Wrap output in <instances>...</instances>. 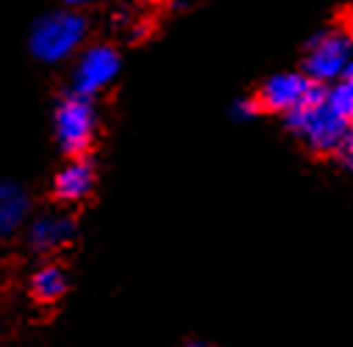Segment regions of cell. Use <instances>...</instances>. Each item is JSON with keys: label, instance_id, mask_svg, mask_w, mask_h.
Returning <instances> with one entry per match:
<instances>
[{"label": "cell", "instance_id": "6da1fadb", "mask_svg": "<svg viewBox=\"0 0 353 347\" xmlns=\"http://www.w3.org/2000/svg\"><path fill=\"white\" fill-rule=\"evenodd\" d=\"M86 36H90L86 14L59 6L34 20L28 31V50L39 64H61L86 48Z\"/></svg>", "mask_w": 353, "mask_h": 347}, {"label": "cell", "instance_id": "7a4b0ae2", "mask_svg": "<svg viewBox=\"0 0 353 347\" xmlns=\"http://www.w3.org/2000/svg\"><path fill=\"white\" fill-rule=\"evenodd\" d=\"M287 128L314 153H334L342 150L347 139L350 123L331 106L328 95L320 90L306 106L287 114Z\"/></svg>", "mask_w": 353, "mask_h": 347}, {"label": "cell", "instance_id": "3957f363", "mask_svg": "<svg viewBox=\"0 0 353 347\" xmlns=\"http://www.w3.org/2000/svg\"><path fill=\"white\" fill-rule=\"evenodd\" d=\"M98 136V106L92 98L64 92L53 106V139L67 158L90 156Z\"/></svg>", "mask_w": 353, "mask_h": 347}, {"label": "cell", "instance_id": "277c9868", "mask_svg": "<svg viewBox=\"0 0 353 347\" xmlns=\"http://www.w3.org/2000/svg\"><path fill=\"white\" fill-rule=\"evenodd\" d=\"M123 67L120 50L109 42H95L86 45L75 59H72V75H70V92L83 95V98H98L117 81Z\"/></svg>", "mask_w": 353, "mask_h": 347}, {"label": "cell", "instance_id": "5b68a950", "mask_svg": "<svg viewBox=\"0 0 353 347\" xmlns=\"http://www.w3.org/2000/svg\"><path fill=\"white\" fill-rule=\"evenodd\" d=\"M353 61V34L328 28L320 31L306 50L303 59V72L314 83H328V81H342L350 72Z\"/></svg>", "mask_w": 353, "mask_h": 347}, {"label": "cell", "instance_id": "8992f818", "mask_svg": "<svg viewBox=\"0 0 353 347\" xmlns=\"http://www.w3.org/2000/svg\"><path fill=\"white\" fill-rule=\"evenodd\" d=\"M317 92L320 83H314L306 72H276L261 83L256 103L261 112H276L287 117L301 106H306Z\"/></svg>", "mask_w": 353, "mask_h": 347}, {"label": "cell", "instance_id": "52a82bcc", "mask_svg": "<svg viewBox=\"0 0 353 347\" xmlns=\"http://www.w3.org/2000/svg\"><path fill=\"white\" fill-rule=\"evenodd\" d=\"M75 231H78V222L70 211L50 209V211H39L31 217V222L26 228V242L34 253L53 255L75 239Z\"/></svg>", "mask_w": 353, "mask_h": 347}, {"label": "cell", "instance_id": "ba28073f", "mask_svg": "<svg viewBox=\"0 0 353 347\" xmlns=\"http://www.w3.org/2000/svg\"><path fill=\"white\" fill-rule=\"evenodd\" d=\"M98 172L90 156H72L67 158L50 181V195L59 206H78L95 192Z\"/></svg>", "mask_w": 353, "mask_h": 347}, {"label": "cell", "instance_id": "9c48e42d", "mask_svg": "<svg viewBox=\"0 0 353 347\" xmlns=\"http://www.w3.org/2000/svg\"><path fill=\"white\" fill-rule=\"evenodd\" d=\"M34 217L31 195L17 181H0V242L17 236Z\"/></svg>", "mask_w": 353, "mask_h": 347}, {"label": "cell", "instance_id": "30bf717a", "mask_svg": "<svg viewBox=\"0 0 353 347\" xmlns=\"http://www.w3.org/2000/svg\"><path fill=\"white\" fill-rule=\"evenodd\" d=\"M28 292H31V297H34L37 303H45V306L59 303V300L70 292L67 270H64L61 264H56V262L39 264V267L31 273V278H28Z\"/></svg>", "mask_w": 353, "mask_h": 347}, {"label": "cell", "instance_id": "8fae6325", "mask_svg": "<svg viewBox=\"0 0 353 347\" xmlns=\"http://www.w3.org/2000/svg\"><path fill=\"white\" fill-rule=\"evenodd\" d=\"M328 101L347 123H353V75H345L342 81H336V86L328 92Z\"/></svg>", "mask_w": 353, "mask_h": 347}, {"label": "cell", "instance_id": "7c38bea8", "mask_svg": "<svg viewBox=\"0 0 353 347\" xmlns=\"http://www.w3.org/2000/svg\"><path fill=\"white\" fill-rule=\"evenodd\" d=\"M261 109H259V103H256V98L253 101H236V106H234V117L236 120H253L256 114H259Z\"/></svg>", "mask_w": 353, "mask_h": 347}, {"label": "cell", "instance_id": "4fadbf2b", "mask_svg": "<svg viewBox=\"0 0 353 347\" xmlns=\"http://www.w3.org/2000/svg\"><path fill=\"white\" fill-rule=\"evenodd\" d=\"M61 6H67V9H75V12H83V9H90V6H98V3H103V0H59Z\"/></svg>", "mask_w": 353, "mask_h": 347}, {"label": "cell", "instance_id": "5bb4252c", "mask_svg": "<svg viewBox=\"0 0 353 347\" xmlns=\"http://www.w3.org/2000/svg\"><path fill=\"white\" fill-rule=\"evenodd\" d=\"M342 153H345V158L353 164V123H350V128H347V139H345V145H342Z\"/></svg>", "mask_w": 353, "mask_h": 347}, {"label": "cell", "instance_id": "9a60e30c", "mask_svg": "<svg viewBox=\"0 0 353 347\" xmlns=\"http://www.w3.org/2000/svg\"><path fill=\"white\" fill-rule=\"evenodd\" d=\"M181 347H214V344H206V341H187V344H181Z\"/></svg>", "mask_w": 353, "mask_h": 347}, {"label": "cell", "instance_id": "2e32d148", "mask_svg": "<svg viewBox=\"0 0 353 347\" xmlns=\"http://www.w3.org/2000/svg\"><path fill=\"white\" fill-rule=\"evenodd\" d=\"M347 75H353V61H350V72H347Z\"/></svg>", "mask_w": 353, "mask_h": 347}, {"label": "cell", "instance_id": "e0dca14e", "mask_svg": "<svg viewBox=\"0 0 353 347\" xmlns=\"http://www.w3.org/2000/svg\"><path fill=\"white\" fill-rule=\"evenodd\" d=\"M350 34H353V31H350Z\"/></svg>", "mask_w": 353, "mask_h": 347}]
</instances>
